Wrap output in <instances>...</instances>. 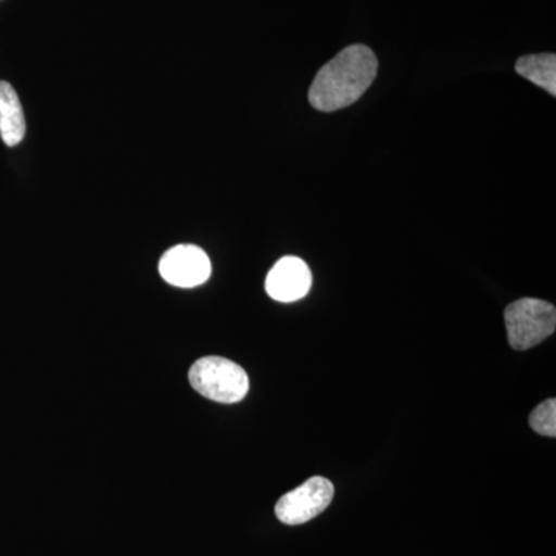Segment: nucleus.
Wrapping results in <instances>:
<instances>
[{
	"label": "nucleus",
	"mask_w": 556,
	"mask_h": 556,
	"mask_svg": "<svg viewBox=\"0 0 556 556\" xmlns=\"http://www.w3.org/2000/svg\"><path fill=\"white\" fill-rule=\"evenodd\" d=\"M375 51L362 43L346 47L320 68L309 89V102L320 112H336L361 100L378 75Z\"/></svg>",
	"instance_id": "nucleus-1"
},
{
	"label": "nucleus",
	"mask_w": 556,
	"mask_h": 556,
	"mask_svg": "<svg viewBox=\"0 0 556 556\" xmlns=\"http://www.w3.org/2000/svg\"><path fill=\"white\" fill-rule=\"evenodd\" d=\"M189 382L201 396L218 404H237L249 391L247 371L236 362L218 356L199 358L189 369Z\"/></svg>",
	"instance_id": "nucleus-2"
},
{
	"label": "nucleus",
	"mask_w": 556,
	"mask_h": 556,
	"mask_svg": "<svg viewBox=\"0 0 556 556\" xmlns=\"http://www.w3.org/2000/svg\"><path fill=\"white\" fill-rule=\"evenodd\" d=\"M508 343L514 350L526 351L551 338L556 327L554 305L540 299H519L507 306Z\"/></svg>",
	"instance_id": "nucleus-3"
},
{
	"label": "nucleus",
	"mask_w": 556,
	"mask_h": 556,
	"mask_svg": "<svg viewBox=\"0 0 556 556\" xmlns=\"http://www.w3.org/2000/svg\"><path fill=\"white\" fill-rule=\"evenodd\" d=\"M334 497V485L327 478L313 477L303 482L298 489L278 500L277 518L283 525H305L324 514Z\"/></svg>",
	"instance_id": "nucleus-4"
},
{
	"label": "nucleus",
	"mask_w": 556,
	"mask_h": 556,
	"mask_svg": "<svg viewBox=\"0 0 556 556\" xmlns=\"http://www.w3.org/2000/svg\"><path fill=\"white\" fill-rule=\"evenodd\" d=\"M212 265L206 252L193 244L169 249L160 262V274L167 283L178 288H195L211 277Z\"/></svg>",
	"instance_id": "nucleus-5"
},
{
	"label": "nucleus",
	"mask_w": 556,
	"mask_h": 556,
	"mask_svg": "<svg viewBox=\"0 0 556 556\" xmlns=\"http://www.w3.org/2000/svg\"><path fill=\"white\" fill-rule=\"evenodd\" d=\"M313 285L309 266L299 257L278 260L266 277V292L281 303H291L305 298Z\"/></svg>",
	"instance_id": "nucleus-6"
},
{
	"label": "nucleus",
	"mask_w": 556,
	"mask_h": 556,
	"mask_svg": "<svg viewBox=\"0 0 556 556\" xmlns=\"http://www.w3.org/2000/svg\"><path fill=\"white\" fill-rule=\"evenodd\" d=\"M27 131L24 110L13 86L0 80V137L9 148L20 144Z\"/></svg>",
	"instance_id": "nucleus-7"
},
{
	"label": "nucleus",
	"mask_w": 556,
	"mask_h": 556,
	"mask_svg": "<svg viewBox=\"0 0 556 556\" xmlns=\"http://www.w3.org/2000/svg\"><path fill=\"white\" fill-rule=\"evenodd\" d=\"M518 75L529 79L530 83L556 94V56L554 53L527 54L517 62Z\"/></svg>",
	"instance_id": "nucleus-8"
},
{
	"label": "nucleus",
	"mask_w": 556,
	"mask_h": 556,
	"mask_svg": "<svg viewBox=\"0 0 556 556\" xmlns=\"http://www.w3.org/2000/svg\"><path fill=\"white\" fill-rule=\"evenodd\" d=\"M529 424L541 437H556V401L547 399L538 405L529 416Z\"/></svg>",
	"instance_id": "nucleus-9"
}]
</instances>
